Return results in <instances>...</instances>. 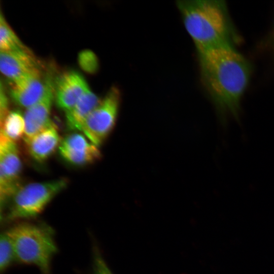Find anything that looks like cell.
<instances>
[{"label": "cell", "instance_id": "12", "mask_svg": "<svg viewBox=\"0 0 274 274\" xmlns=\"http://www.w3.org/2000/svg\"><path fill=\"white\" fill-rule=\"evenodd\" d=\"M29 155L38 162L48 159L59 147L61 140L56 125H50L32 137L24 140Z\"/></svg>", "mask_w": 274, "mask_h": 274}, {"label": "cell", "instance_id": "15", "mask_svg": "<svg viewBox=\"0 0 274 274\" xmlns=\"http://www.w3.org/2000/svg\"><path fill=\"white\" fill-rule=\"evenodd\" d=\"M0 48L1 51H9L28 48L22 43L10 27L2 12L0 15Z\"/></svg>", "mask_w": 274, "mask_h": 274}, {"label": "cell", "instance_id": "2", "mask_svg": "<svg viewBox=\"0 0 274 274\" xmlns=\"http://www.w3.org/2000/svg\"><path fill=\"white\" fill-rule=\"evenodd\" d=\"M177 5L185 27L198 52L220 45H231V24L223 1H182Z\"/></svg>", "mask_w": 274, "mask_h": 274}, {"label": "cell", "instance_id": "11", "mask_svg": "<svg viewBox=\"0 0 274 274\" xmlns=\"http://www.w3.org/2000/svg\"><path fill=\"white\" fill-rule=\"evenodd\" d=\"M0 69L2 74L12 82L41 70L39 61L28 48L1 51Z\"/></svg>", "mask_w": 274, "mask_h": 274}, {"label": "cell", "instance_id": "16", "mask_svg": "<svg viewBox=\"0 0 274 274\" xmlns=\"http://www.w3.org/2000/svg\"><path fill=\"white\" fill-rule=\"evenodd\" d=\"M16 262L14 247L5 231L1 234L0 238V272L2 274Z\"/></svg>", "mask_w": 274, "mask_h": 274}, {"label": "cell", "instance_id": "6", "mask_svg": "<svg viewBox=\"0 0 274 274\" xmlns=\"http://www.w3.org/2000/svg\"><path fill=\"white\" fill-rule=\"evenodd\" d=\"M22 163L15 142L0 135V199L1 212L21 186Z\"/></svg>", "mask_w": 274, "mask_h": 274}, {"label": "cell", "instance_id": "8", "mask_svg": "<svg viewBox=\"0 0 274 274\" xmlns=\"http://www.w3.org/2000/svg\"><path fill=\"white\" fill-rule=\"evenodd\" d=\"M49 76L43 77L39 70L13 81L10 95L14 101L26 109L35 104L43 96Z\"/></svg>", "mask_w": 274, "mask_h": 274}, {"label": "cell", "instance_id": "13", "mask_svg": "<svg viewBox=\"0 0 274 274\" xmlns=\"http://www.w3.org/2000/svg\"><path fill=\"white\" fill-rule=\"evenodd\" d=\"M100 101L98 96L90 89L86 91L72 108L65 112L67 129L74 131H82L86 119Z\"/></svg>", "mask_w": 274, "mask_h": 274}, {"label": "cell", "instance_id": "4", "mask_svg": "<svg viewBox=\"0 0 274 274\" xmlns=\"http://www.w3.org/2000/svg\"><path fill=\"white\" fill-rule=\"evenodd\" d=\"M68 183L66 179L60 178L21 186L8 202L1 221L8 224L37 217Z\"/></svg>", "mask_w": 274, "mask_h": 274}, {"label": "cell", "instance_id": "7", "mask_svg": "<svg viewBox=\"0 0 274 274\" xmlns=\"http://www.w3.org/2000/svg\"><path fill=\"white\" fill-rule=\"evenodd\" d=\"M89 141L78 133L66 135L61 140L58 147L60 156L68 163L76 166L94 162L100 158L101 153L98 147Z\"/></svg>", "mask_w": 274, "mask_h": 274}, {"label": "cell", "instance_id": "17", "mask_svg": "<svg viewBox=\"0 0 274 274\" xmlns=\"http://www.w3.org/2000/svg\"><path fill=\"white\" fill-rule=\"evenodd\" d=\"M92 251V274H113L97 244L93 242Z\"/></svg>", "mask_w": 274, "mask_h": 274}, {"label": "cell", "instance_id": "1", "mask_svg": "<svg viewBox=\"0 0 274 274\" xmlns=\"http://www.w3.org/2000/svg\"><path fill=\"white\" fill-rule=\"evenodd\" d=\"M202 77L219 109L237 116L251 73L249 62L231 44L198 52Z\"/></svg>", "mask_w": 274, "mask_h": 274}, {"label": "cell", "instance_id": "5", "mask_svg": "<svg viewBox=\"0 0 274 274\" xmlns=\"http://www.w3.org/2000/svg\"><path fill=\"white\" fill-rule=\"evenodd\" d=\"M120 98V90L116 86L112 87L85 121L82 131L95 146L99 147L113 129Z\"/></svg>", "mask_w": 274, "mask_h": 274}, {"label": "cell", "instance_id": "18", "mask_svg": "<svg viewBox=\"0 0 274 274\" xmlns=\"http://www.w3.org/2000/svg\"><path fill=\"white\" fill-rule=\"evenodd\" d=\"M78 62L81 68L85 72L93 74L98 68V61L95 54L91 50H82L78 55Z\"/></svg>", "mask_w": 274, "mask_h": 274}, {"label": "cell", "instance_id": "9", "mask_svg": "<svg viewBox=\"0 0 274 274\" xmlns=\"http://www.w3.org/2000/svg\"><path fill=\"white\" fill-rule=\"evenodd\" d=\"M89 89L85 79L80 73L75 71L65 72L54 83L55 101L57 107L65 112Z\"/></svg>", "mask_w": 274, "mask_h": 274}, {"label": "cell", "instance_id": "19", "mask_svg": "<svg viewBox=\"0 0 274 274\" xmlns=\"http://www.w3.org/2000/svg\"><path fill=\"white\" fill-rule=\"evenodd\" d=\"M0 89V121L1 122L10 111H9L8 98L2 82Z\"/></svg>", "mask_w": 274, "mask_h": 274}, {"label": "cell", "instance_id": "3", "mask_svg": "<svg viewBox=\"0 0 274 274\" xmlns=\"http://www.w3.org/2000/svg\"><path fill=\"white\" fill-rule=\"evenodd\" d=\"M13 244L16 261L36 266L41 274H50L58 251L55 233L44 222H17L5 230Z\"/></svg>", "mask_w": 274, "mask_h": 274}, {"label": "cell", "instance_id": "10", "mask_svg": "<svg viewBox=\"0 0 274 274\" xmlns=\"http://www.w3.org/2000/svg\"><path fill=\"white\" fill-rule=\"evenodd\" d=\"M54 99V83L49 76L43 96L37 102L27 108L24 114V140L32 137L53 123L50 116Z\"/></svg>", "mask_w": 274, "mask_h": 274}, {"label": "cell", "instance_id": "14", "mask_svg": "<svg viewBox=\"0 0 274 274\" xmlns=\"http://www.w3.org/2000/svg\"><path fill=\"white\" fill-rule=\"evenodd\" d=\"M24 115L19 110L10 111L1 122V133L15 142L25 135Z\"/></svg>", "mask_w": 274, "mask_h": 274}]
</instances>
